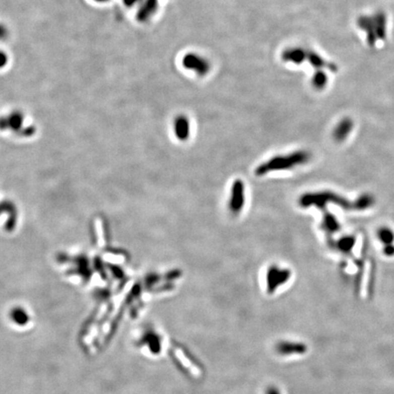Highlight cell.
Masks as SVG:
<instances>
[{"label": "cell", "instance_id": "7", "mask_svg": "<svg viewBox=\"0 0 394 394\" xmlns=\"http://www.w3.org/2000/svg\"><path fill=\"white\" fill-rule=\"evenodd\" d=\"M308 50L301 47H290L284 49L281 54V58L285 62H291L299 65L307 60Z\"/></svg>", "mask_w": 394, "mask_h": 394}, {"label": "cell", "instance_id": "6", "mask_svg": "<svg viewBox=\"0 0 394 394\" xmlns=\"http://www.w3.org/2000/svg\"><path fill=\"white\" fill-rule=\"evenodd\" d=\"M173 130L174 135L179 141L185 142L189 139L191 134V126L187 116L183 114L176 116V118L173 120Z\"/></svg>", "mask_w": 394, "mask_h": 394}, {"label": "cell", "instance_id": "17", "mask_svg": "<svg viewBox=\"0 0 394 394\" xmlns=\"http://www.w3.org/2000/svg\"><path fill=\"white\" fill-rule=\"evenodd\" d=\"M370 204H371V198H370V196L361 197L360 198L359 202L357 201L356 207L360 209H364V208L370 207Z\"/></svg>", "mask_w": 394, "mask_h": 394}, {"label": "cell", "instance_id": "2", "mask_svg": "<svg viewBox=\"0 0 394 394\" xmlns=\"http://www.w3.org/2000/svg\"><path fill=\"white\" fill-rule=\"evenodd\" d=\"M327 203L336 204L337 206L349 208L351 205L347 202V200L342 197L338 196L334 192H306L298 199V204L301 207H317L324 209Z\"/></svg>", "mask_w": 394, "mask_h": 394}, {"label": "cell", "instance_id": "14", "mask_svg": "<svg viewBox=\"0 0 394 394\" xmlns=\"http://www.w3.org/2000/svg\"><path fill=\"white\" fill-rule=\"evenodd\" d=\"M327 82V77L326 73H324L321 70H318L316 73L313 74L312 79H311V83L312 86L316 90H322L324 87L326 86Z\"/></svg>", "mask_w": 394, "mask_h": 394}, {"label": "cell", "instance_id": "20", "mask_svg": "<svg viewBox=\"0 0 394 394\" xmlns=\"http://www.w3.org/2000/svg\"><path fill=\"white\" fill-rule=\"evenodd\" d=\"M5 29L2 27V25L0 24V39H2V38L5 36Z\"/></svg>", "mask_w": 394, "mask_h": 394}, {"label": "cell", "instance_id": "18", "mask_svg": "<svg viewBox=\"0 0 394 394\" xmlns=\"http://www.w3.org/2000/svg\"><path fill=\"white\" fill-rule=\"evenodd\" d=\"M265 394H281L279 389L275 388L274 386H271L269 389L266 390Z\"/></svg>", "mask_w": 394, "mask_h": 394}, {"label": "cell", "instance_id": "10", "mask_svg": "<svg viewBox=\"0 0 394 394\" xmlns=\"http://www.w3.org/2000/svg\"><path fill=\"white\" fill-rule=\"evenodd\" d=\"M10 320L17 326H26L30 321V315L24 308H15L10 311Z\"/></svg>", "mask_w": 394, "mask_h": 394}, {"label": "cell", "instance_id": "4", "mask_svg": "<svg viewBox=\"0 0 394 394\" xmlns=\"http://www.w3.org/2000/svg\"><path fill=\"white\" fill-rule=\"evenodd\" d=\"M182 64L184 69L194 72L199 77L207 76L211 71L210 61L197 53H186L183 56Z\"/></svg>", "mask_w": 394, "mask_h": 394}, {"label": "cell", "instance_id": "9", "mask_svg": "<svg viewBox=\"0 0 394 394\" xmlns=\"http://www.w3.org/2000/svg\"><path fill=\"white\" fill-rule=\"evenodd\" d=\"M351 129H352L351 120L349 119H344L341 122H339L336 128L334 129L333 138L336 140L337 142H342L349 135Z\"/></svg>", "mask_w": 394, "mask_h": 394}, {"label": "cell", "instance_id": "13", "mask_svg": "<svg viewBox=\"0 0 394 394\" xmlns=\"http://www.w3.org/2000/svg\"><path fill=\"white\" fill-rule=\"evenodd\" d=\"M322 228L327 231L329 233H333L335 231L339 230L340 225L336 220V218L331 215L330 213H326L323 217V223Z\"/></svg>", "mask_w": 394, "mask_h": 394}, {"label": "cell", "instance_id": "12", "mask_svg": "<svg viewBox=\"0 0 394 394\" xmlns=\"http://www.w3.org/2000/svg\"><path fill=\"white\" fill-rule=\"evenodd\" d=\"M158 8V1L157 0H146L144 8L141 10L139 14V19L141 20H146L150 19Z\"/></svg>", "mask_w": 394, "mask_h": 394}, {"label": "cell", "instance_id": "5", "mask_svg": "<svg viewBox=\"0 0 394 394\" xmlns=\"http://www.w3.org/2000/svg\"><path fill=\"white\" fill-rule=\"evenodd\" d=\"M245 188L244 182L240 179H236L231 187L230 198L228 202V208L232 214L238 215L245 207Z\"/></svg>", "mask_w": 394, "mask_h": 394}, {"label": "cell", "instance_id": "1", "mask_svg": "<svg viewBox=\"0 0 394 394\" xmlns=\"http://www.w3.org/2000/svg\"><path fill=\"white\" fill-rule=\"evenodd\" d=\"M309 159L310 154L306 151H297L287 155H277L258 165L255 173L256 175L262 176L270 172L293 169L298 165L307 164Z\"/></svg>", "mask_w": 394, "mask_h": 394}, {"label": "cell", "instance_id": "8", "mask_svg": "<svg viewBox=\"0 0 394 394\" xmlns=\"http://www.w3.org/2000/svg\"><path fill=\"white\" fill-rule=\"evenodd\" d=\"M277 352L281 356L300 355L305 352L306 347L298 342H282L276 347Z\"/></svg>", "mask_w": 394, "mask_h": 394}, {"label": "cell", "instance_id": "11", "mask_svg": "<svg viewBox=\"0 0 394 394\" xmlns=\"http://www.w3.org/2000/svg\"><path fill=\"white\" fill-rule=\"evenodd\" d=\"M307 60L312 65L313 67L316 69H321V68H330L331 70H335V66L332 65L329 62H326L324 58L320 57L317 53L313 51V50H308V55H307Z\"/></svg>", "mask_w": 394, "mask_h": 394}, {"label": "cell", "instance_id": "15", "mask_svg": "<svg viewBox=\"0 0 394 394\" xmlns=\"http://www.w3.org/2000/svg\"><path fill=\"white\" fill-rule=\"evenodd\" d=\"M354 238L353 237H343L341 240H339V242L337 243V247L338 249L341 250L342 252H349L351 251L352 246L354 245Z\"/></svg>", "mask_w": 394, "mask_h": 394}, {"label": "cell", "instance_id": "19", "mask_svg": "<svg viewBox=\"0 0 394 394\" xmlns=\"http://www.w3.org/2000/svg\"><path fill=\"white\" fill-rule=\"evenodd\" d=\"M7 62V57L3 52H0V68L3 67Z\"/></svg>", "mask_w": 394, "mask_h": 394}, {"label": "cell", "instance_id": "3", "mask_svg": "<svg viewBox=\"0 0 394 394\" xmlns=\"http://www.w3.org/2000/svg\"><path fill=\"white\" fill-rule=\"evenodd\" d=\"M291 274L292 273L289 269H281L276 265L270 267L266 275L268 293L274 294L277 289L289 281Z\"/></svg>", "mask_w": 394, "mask_h": 394}, {"label": "cell", "instance_id": "16", "mask_svg": "<svg viewBox=\"0 0 394 394\" xmlns=\"http://www.w3.org/2000/svg\"><path fill=\"white\" fill-rule=\"evenodd\" d=\"M378 236H379V238L381 240V242L384 243L385 245H389V244H391L393 242V232L389 228L380 229L378 233Z\"/></svg>", "mask_w": 394, "mask_h": 394}]
</instances>
